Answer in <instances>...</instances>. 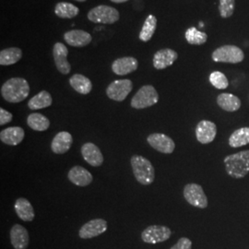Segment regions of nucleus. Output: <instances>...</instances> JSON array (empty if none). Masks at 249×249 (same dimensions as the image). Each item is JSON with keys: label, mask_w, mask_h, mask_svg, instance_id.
I'll return each instance as SVG.
<instances>
[{"label": "nucleus", "mask_w": 249, "mask_h": 249, "mask_svg": "<svg viewBox=\"0 0 249 249\" xmlns=\"http://www.w3.org/2000/svg\"><path fill=\"white\" fill-rule=\"evenodd\" d=\"M30 85L23 78H11L1 87V95L7 102L18 104L29 96Z\"/></svg>", "instance_id": "f257e3e1"}, {"label": "nucleus", "mask_w": 249, "mask_h": 249, "mask_svg": "<svg viewBox=\"0 0 249 249\" xmlns=\"http://www.w3.org/2000/svg\"><path fill=\"white\" fill-rule=\"evenodd\" d=\"M223 162L228 176L235 179L244 178L249 173V150L228 155Z\"/></svg>", "instance_id": "f03ea898"}, {"label": "nucleus", "mask_w": 249, "mask_h": 249, "mask_svg": "<svg viewBox=\"0 0 249 249\" xmlns=\"http://www.w3.org/2000/svg\"><path fill=\"white\" fill-rule=\"evenodd\" d=\"M134 177L143 186H150L155 178V170L151 161L141 155H134L130 160Z\"/></svg>", "instance_id": "7ed1b4c3"}, {"label": "nucleus", "mask_w": 249, "mask_h": 249, "mask_svg": "<svg viewBox=\"0 0 249 249\" xmlns=\"http://www.w3.org/2000/svg\"><path fill=\"white\" fill-rule=\"evenodd\" d=\"M159 102V94L152 85H145L137 91L131 99L130 105L135 109H145Z\"/></svg>", "instance_id": "20e7f679"}, {"label": "nucleus", "mask_w": 249, "mask_h": 249, "mask_svg": "<svg viewBox=\"0 0 249 249\" xmlns=\"http://www.w3.org/2000/svg\"><path fill=\"white\" fill-rule=\"evenodd\" d=\"M89 21L93 23H103V24H113L118 21L120 14L117 9L107 6L100 5L90 9L87 15Z\"/></svg>", "instance_id": "39448f33"}, {"label": "nucleus", "mask_w": 249, "mask_h": 249, "mask_svg": "<svg viewBox=\"0 0 249 249\" xmlns=\"http://www.w3.org/2000/svg\"><path fill=\"white\" fill-rule=\"evenodd\" d=\"M212 58L214 62L237 64L244 60L245 54L240 48L235 45H223L214 51Z\"/></svg>", "instance_id": "423d86ee"}, {"label": "nucleus", "mask_w": 249, "mask_h": 249, "mask_svg": "<svg viewBox=\"0 0 249 249\" xmlns=\"http://www.w3.org/2000/svg\"><path fill=\"white\" fill-rule=\"evenodd\" d=\"M184 197L187 202L198 209H206L208 207V197L202 187L198 184L191 183L184 187Z\"/></svg>", "instance_id": "0eeeda50"}, {"label": "nucleus", "mask_w": 249, "mask_h": 249, "mask_svg": "<svg viewBox=\"0 0 249 249\" xmlns=\"http://www.w3.org/2000/svg\"><path fill=\"white\" fill-rule=\"evenodd\" d=\"M172 235L169 227L163 225H151L142 232V239L146 244L156 245L168 240Z\"/></svg>", "instance_id": "6e6552de"}, {"label": "nucleus", "mask_w": 249, "mask_h": 249, "mask_svg": "<svg viewBox=\"0 0 249 249\" xmlns=\"http://www.w3.org/2000/svg\"><path fill=\"white\" fill-rule=\"evenodd\" d=\"M133 89V83L130 80H114L107 87L108 98L116 102H123Z\"/></svg>", "instance_id": "1a4fd4ad"}, {"label": "nucleus", "mask_w": 249, "mask_h": 249, "mask_svg": "<svg viewBox=\"0 0 249 249\" xmlns=\"http://www.w3.org/2000/svg\"><path fill=\"white\" fill-rule=\"evenodd\" d=\"M147 142L155 151L164 154H171L176 149V143L169 136L162 133H153L148 136Z\"/></svg>", "instance_id": "9d476101"}, {"label": "nucleus", "mask_w": 249, "mask_h": 249, "mask_svg": "<svg viewBox=\"0 0 249 249\" xmlns=\"http://www.w3.org/2000/svg\"><path fill=\"white\" fill-rule=\"evenodd\" d=\"M108 224L104 219H93L88 223L83 224L79 231V236L81 239H90L97 237L106 232Z\"/></svg>", "instance_id": "9b49d317"}, {"label": "nucleus", "mask_w": 249, "mask_h": 249, "mask_svg": "<svg viewBox=\"0 0 249 249\" xmlns=\"http://www.w3.org/2000/svg\"><path fill=\"white\" fill-rule=\"evenodd\" d=\"M69 50L62 43H55L53 47V61L57 71L63 75H68L71 71V66L68 61Z\"/></svg>", "instance_id": "f8f14e48"}, {"label": "nucleus", "mask_w": 249, "mask_h": 249, "mask_svg": "<svg viewBox=\"0 0 249 249\" xmlns=\"http://www.w3.org/2000/svg\"><path fill=\"white\" fill-rule=\"evenodd\" d=\"M217 135V125L210 120H201L196 124V138L201 144L212 143Z\"/></svg>", "instance_id": "ddd939ff"}, {"label": "nucleus", "mask_w": 249, "mask_h": 249, "mask_svg": "<svg viewBox=\"0 0 249 249\" xmlns=\"http://www.w3.org/2000/svg\"><path fill=\"white\" fill-rule=\"evenodd\" d=\"M81 155L89 165L93 167L101 166L104 162V156L98 146L94 143L87 142L81 146Z\"/></svg>", "instance_id": "4468645a"}, {"label": "nucleus", "mask_w": 249, "mask_h": 249, "mask_svg": "<svg viewBox=\"0 0 249 249\" xmlns=\"http://www.w3.org/2000/svg\"><path fill=\"white\" fill-rule=\"evenodd\" d=\"M178 58V53L172 50L170 48H165V49H160L157 51L153 55V67L156 70H164L172 66L174 63L177 61Z\"/></svg>", "instance_id": "2eb2a0df"}, {"label": "nucleus", "mask_w": 249, "mask_h": 249, "mask_svg": "<svg viewBox=\"0 0 249 249\" xmlns=\"http://www.w3.org/2000/svg\"><path fill=\"white\" fill-rule=\"evenodd\" d=\"M10 243L14 249H27L30 242L29 232L25 227L20 224H14L10 231Z\"/></svg>", "instance_id": "dca6fc26"}, {"label": "nucleus", "mask_w": 249, "mask_h": 249, "mask_svg": "<svg viewBox=\"0 0 249 249\" xmlns=\"http://www.w3.org/2000/svg\"><path fill=\"white\" fill-rule=\"evenodd\" d=\"M64 40L73 47H85L91 43L92 37L83 30H71L65 33Z\"/></svg>", "instance_id": "f3484780"}, {"label": "nucleus", "mask_w": 249, "mask_h": 249, "mask_svg": "<svg viewBox=\"0 0 249 249\" xmlns=\"http://www.w3.org/2000/svg\"><path fill=\"white\" fill-rule=\"evenodd\" d=\"M139 68V62L133 56H124L115 60L112 64V71L118 76H124L136 71Z\"/></svg>", "instance_id": "a211bd4d"}, {"label": "nucleus", "mask_w": 249, "mask_h": 249, "mask_svg": "<svg viewBox=\"0 0 249 249\" xmlns=\"http://www.w3.org/2000/svg\"><path fill=\"white\" fill-rule=\"evenodd\" d=\"M68 178L72 184L78 187H87L93 180V177L89 171L80 165H75L69 171Z\"/></svg>", "instance_id": "6ab92c4d"}, {"label": "nucleus", "mask_w": 249, "mask_h": 249, "mask_svg": "<svg viewBox=\"0 0 249 249\" xmlns=\"http://www.w3.org/2000/svg\"><path fill=\"white\" fill-rule=\"evenodd\" d=\"M25 131L20 126H9L0 132L1 142L9 146H17L24 140Z\"/></svg>", "instance_id": "aec40b11"}, {"label": "nucleus", "mask_w": 249, "mask_h": 249, "mask_svg": "<svg viewBox=\"0 0 249 249\" xmlns=\"http://www.w3.org/2000/svg\"><path fill=\"white\" fill-rule=\"evenodd\" d=\"M73 143L71 134L68 131H61L53 137L51 142V150L55 154H64L70 151Z\"/></svg>", "instance_id": "412c9836"}, {"label": "nucleus", "mask_w": 249, "mask_h": 249, "mask_svg": "<svg viewBox=\"0 0 249 249\" xmlns=\"http://www.w3.org/2000/svg\"><path fill=\"white\" fill-rule=\"evenodd\" d=\"M14 209L15 212L18 215V218L22 220L23 222H28L31 223L35 220L36 213L35 210L32 203L24 197H19L14 204Z\"/></svg>", "instance_id": "4be33fe9"}, {"label": "nucleus", "mask_w": 249, "mask_h": 249, "mask_svg": "<svg viewBox=\"0 0 249 249\" xmlns=\"http://www.w3.org/2000/svg\"><path fill=\"white\" fill-rule=\"evenodd\" d=\"M217 104L226 112H236L241 107L240 99L231 93H221L217 97Z\"/></svg>", "instance_id": "5701e85b"}, {"label": "nucleus", "mask_w": 249, "mask_h": 249, "mask_svg": "<svg viewBox=\"0 0 249 249\" xmlns=\"http://www.w3.org/2000/svg\"><path fill=\"white\" fill-rule=\"evenodd\" d=\"M70 84L77 92L83 95L89 94L92 89L91 81L82 74H74L70 79Z\"/></svg>", "instance_id": "b1692460"}, {"label": "nucleus", "mask_w": 249, "mask_h": 249, "mask_svg": "<svg viewBox=\"0 0 249 249\" xmlns=\"http://www.w3.org/2000/svg\"><path fill=\"white\" fill-rule=\"evenodd\" d=\"M52 103H53V98L51 94L46 90H42L39 93H37L36 96L29 100L28 107L31 110L35 111V110H40V109L51 107Z\"/></svg>", "instance_id": "393cba45"}, {"label": "nucleus", "mask_w": 249, "mask_h": 249, "mask_svg": "<svg viewBox=\"0 0 249 249\" xmlns=\"http://www.w3.org/2000/svg\"><path fill=\"white\" fill-rule=\"evenodd\" d=\"M27 124L36 131H45L50 126V121L46 116L40 113H33L27 117Z\"/></svg>", "instance_id": "a878e982"}, {"label": "nucleus", "mask_w": 249, "mask_h": 249, "mask_svg": "<svg viewBox=\"0 0 249 249\" xmlns=\"http://www.w3.org/2000/svg\"><path fill=\"white\" fill-rule=\"evenodd\" d=\"M229 146L231 148H240L249 144V126L236 129L229 138Z\"/></svg>", "instance_id": "bb28decb"}, {"label": "nucleus", "mask_w": 249, "mask_h": 249, "mask_svg": "<svg viewBox=\"0 0 249 249\" xmlns=\"http://www.w3.org/2000/svg\"><path fill=\"white\" fill-rule=\"evenodd\" d=\"M22 57V51L18 47H10L0 52V65L11 66L18 62Z\"/></svg>", "instance_id": "cd10ccee"}, {"label": "nucleus", "mask_w": 249, "mask_h": 249, "mask_svg": "<svg viewBox=\"0 0 249 249\" xmlns=\"http://www.w3.org/2000/svg\"><path fill=\"white\" fill-rule=\"evenodd\" d=\"M80 13V9L68 2H59L54 7V14L61 18H73Z\"/></svg>", "instance_id": "c85d7f7f"}, {"label": "nucleus", "mask_w": 249, "mask_h": 249, "mask_svg": "<svg viewBox=\"0 0 249 249\" xmlns=\"http://www.w3.org/2000/svg\"><path fill=\"white\" fill-rule=\"evenodd\" d=\"M156 27H157V18L151 14L149 15L145 19L142 29L140 33V36H139L140 39L142 42H149L156 31Z\"/></svg>", "instance_id": "c756f323"}, {"label": "nucleus", "mask_w": 249, "mask_h": 249, "mask_svg": "<svg viewBox=\"0 0 249 249\" xmlns=\"http://www.w3.org/2000/svg\"><path fill=\"white\" fill-rule=\"evenodd\" d=\"M185 37L187 43L190 45H203L208 40L207 34L198 31L196 27H191L187 29Z\"/></svg>", "instance_id": "7c9ffc66"}, {"label": "nucleus", "mask_w": 249, "mask_h": 249, "mask_svg": "<svg viewBox=\"0 0 249 249\" xmlns=\"http://www.w3.org/2000/svg\"><path fill=\"white\" fill-rule=\"evenodd\" d=\"M210 82L214 88L218 89H226L229 86L226 76L220 71H214L210 75Z\"/></svg>", "instance_id": "2f4dec72"}, {"label": "nucleus", "mask_w": 249, "mask_h": 249, "mask_svg": "<svg viewBox=\"0 0 249 249\" xmlns=\"http://www.w3.org/2000/svg\"><path fill=\"white\" fill-rule=\"evenodd\" d=\"M234 0H220L219 2V11L222 18H229L233 14L234 11Z\"/></svg>", "instance_id": "473e14b6"}, {"label": "nucleus", "mask_w": 249, "mask_h": 249, "mask_svg": "<svg viewBox=\"0 0 249 249\" xmlns=\"http://www.w3.org/2000/svg\"><path fill=\"white\" fill-rule=\"evenodd\" d=\"M192 242L187 237H181L176 245H174L170 249H191Z\"/></svg>", "instance_id": "72a5a7b5"}, {"label": "nucleus", "mask_w": 249, "mask_h": 249, "mask_svg": "<svg viewBox=\"0 0 249 249\" xmlns=\"http://www.w3.org/2000/svg\"><path fill=\"white\" fill-rule=\"evenodd\" d=\"M12 114L4 108H0V125H5L12 121Z\"/></svg>", "instance_id": "f704fd0d"}, {"label": "nucleus", "mask_w": 249, "mask_h": 249, "mask_svg": "<svg viewBox=\"0 0 249 249\" xmlns=\"http://www.w3.org/2000/svg\"><path fill=\"white\" fill-rule=\"evenodd\" d=\"M111 2H114V3H117V4H121V3H124L128 0H110Z\"/></svg>", "instance_id": "c9c22d12"}, {"label": "nucleus", "mask_w": 249, "mask_h": 249, "mask_svg": "<svg viewBox=\"0 0 249 249\" xmlns=\"http://www.w3.org/2000/svg\"><path fill=\"white\" fill-rule=\"evenodd\" d=\"M75 1H78V2H85L87 0H75Z\"/></svg>", "instance_id": "e433bc0d"}, {"label": "nucleus", "mask_w": 249, "mask_h": 249, "mask_svg": "<svg viewBox=\"0 0 249 249\" xmlns=\"http://www.w3.org/2000/svg\"><path fill=\"white\" fill-rule=\"evenodd\" d=\"M199 26H200V27L203 26V23H202V22H200V23H199Z\"/></svg>", "instance_id": "4c0bfd02"}]
</instances>
